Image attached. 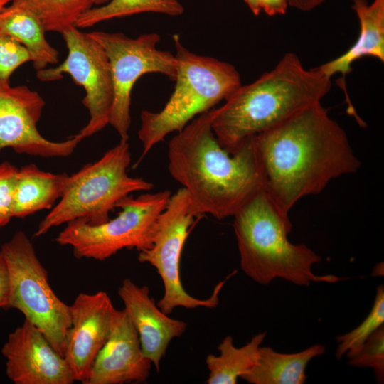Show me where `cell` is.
<instances>
[{
  "label": "cell",
  "instance_id": "cell-1",
  "mask_svg": "<svg viewBox=\"0 0 384 384\" xmlns=\"http://www.w3.org/2000/svg\"><path fill=\"white\" fill-rule=\"evenodd\" d=\"M253 137L266 190L287 215L299 200L319 193L331 181L356 173L361 164L347 134L321 102Z\"/></svg>",
  "mask_w": 384,
  "mask_h": 384
},
{
  "label": "cell",
  "instance_id": "cell-2",
  "mask_svg": "<svg viewBox=\"0 0 384 384\" xmlns=\"http://www.w3.org/2000/svg\"><path fill=\"white\" fill-rule=\"evenodd\" d=\"M213 108L195 117L171 138L168 170L186 190L192 215L201 218L208 214L223 220L233 216L266 188V181L254 137L229 154L213 131Z\"/></svg>",
  "mask_w": 384,
  "mask_h": 384
},
{
  "label": "cell",
  "instance_id": "cell-3",
  "mask_svg": "<svg viewBox=\"0 0 384 384\" xmlns=\"http://www.w3.org/2000/svg\"><path fill=\"white\" fill-rule=\"evenodd\" d=\"M331 88V78L317 67L307 70L296 54L286 53L272 70L241 85L222 106L213 108V131L233 154L250 137L321 102Z\"/></svg>",
  "mask_w": 384,
  "mask_h": 384
},
{
  "label": "cell",
  "instance_id": "cell-4",
  "mask_svg": "<svg viewBox=\"0 0 384 384\" xmlns=\"http://www.w3.org/2000/svg\"><path fill=\"white\" fill-rule=\"evenodd\" d=\"M234 217L233 229L241 270L255 282L267 285L280 278L299 286L311 282L334 283V275H316L314 264L321 257L304 244L290 242L287 235L292 225L262 189L245 203Z\"/></svg>",
  "mask_w": 384,
  "mask_h": 384
},
{
  "label": "cell",
  "instance_id": "cell-5",
  "mask_svg": "<svg viewBox=\"0 0 384 384\" xmlns=\"http://www.w3.org/2000/svg\"><path fill=\"white\" fill-rule=\"evenodd\" d=\"M173 40L177 61L174 90L160 111H142L137 134L143 151L133 167L168 134L180 131L201 113L225 101L242 85L233 65L191 52L177 34Z\"/></svg>",
  "mask_w": 384,
  "mask_h": 384
},
{
  "label": "cell",
  "instance_id": "cell-6",
  "mask_svg": "<svg viewBox=\"0 0 384 384\" xmlns=\"http://www.w3.org/2000/svg\"><path fill=\"white\" fill-rule=\"evenodd\" d=\"M131 160L128 140L120 139L99 160L69 176L60 201L40 222L34 236L76 220L90 225L103 223L120 200L134 192L150 191L151 183L128 175Z\"/></svg>",
  "mask_w": 384,
  "mask_h": 384
},
{
  "label": "cell",
  "instance_id": "cell-7",
  "mask_svg": "<svg viewBox=\"0 0 384 384\" xmlns=\"http://www.w3.org/2000/svg\"><path fill=\"white\" fill-rule=\"evenodd\" d=\"M168 190L129 195L117 204L121 209L113 219L90 225L81 220L66 223L55 241L70 246L77 258L103 261L123 249L142 251L151 247L158 219L171 196Z\"/></svg>",
  "mask_w": 384,
  "mask_h": 384
},
{
  "label": "cell",
  "instance_id": "cell-8",
  "mask_svg": "<svg viewBox=\"0 0 384 384\" xmlns=\"http://www.w3.org/2000/svg\"><path fill=\"white\" fill-rule=\"evenodd\" d=\"M0 250L9 273V308L21 311L64 357L70 326V305L51 288L32 242L24 232L17 231Z\"/></svg>",
  "mask_w": 384,
  "mask_h": 384
},
{
  "label": "cell",
  "instance_id": "cell-9",
  "mask_svg": "<svg viewBox=\"0 0 384 384\" xmlns=\"http://www.w3.org/2000/svg\"><path fill=\"white\" fill-rule=\"evenodd\" d=\"M197 217L189 210L188 195L183 188L171 196L156 224L152 245L139 252L140 262L148 263L158 272L164 286V294L157 302L159 309L166 314L177 307L196 309L215 308L218 295L230 274L215 287L207 299L196 298L184 289L180 274L181 254L187 238L196 223Z\"/></svg>",
  "mask_w": 384,
  "mask_h": 384
},
{
  "label": "cell",
  "instance_id": "cell-10",
  "mask_svg": "<svg viewBox=\"0 0 384 384\" xmlns=\"http://www.w3.org/2000/svg\"><path fill=\"white\" fill-rule=\"evenodd\" d=\"M89 35L105 50L110 64L114 99L110 124L120 139L129 140L132 90L142 75L161 73L174 81L177 73L175 55L157 49L161 36L148 33L130 38L120 32L92 31Z\"/></svg>",
  "mask_w": 384,
  "mask_h": 384
},
{
  "label": "cell",
  "instance_id": "cell-11",
  "mask_svg": "<svg viewBox=\"0 0 384 384\" xmlns=\"http://www.w3.org/2000/svg\"><path fill=\"white\" fill-rule=\"evenodd\" d=\"M68 55L60 65L36 72L42 82L60 80L64 74L82 86L85 95L82 102L90 119L75 135L82 140L103 129L109 123L114 99V87L108 57L101 45L88 33L76 26L62 33Z\"/></svg>",
  "mask_w": 384,
  "mask_h": 384
},
{
  "label": "cell",
  "instance_id": "cell-12",
  "mask_svg": "<svg viewBox=\"0 0 384 384\" xmlns=\"http://www.w3.org/2000/svg\"><path fill=\"white\" fill-rule=\"evenodd\" d=\"M45 106L36 91L26 85L0 82V153L11 148L18 154L43 158L70 156L81 139L73 135L63 142L44 138L37 124Z\"/></svg>",
  "mask_w": 384,
  "mask_h": 384
},
{
  "label": "cell",
  "instance_id": "cell-13",
  "mask_svg": "<svg viewBox=\"0 0 384 384\" xmlns=\"http://www.w3.org/2000/svg\"><path fill=\"white\" fill-rule=\"evenodd\" d=\"M117 309L105 291L80 293L70 305L64 357L75 381L82 384L107 341Z\"/></svg>",
  "mask_w": 384,
  "mask_h": 384
},
{
  "label": "cell",
  "instance_id": "cell-14",
  "mask_svg": "<svg viewBox=\"0 0 384 384\" xmlns=\"http://www.w3.org/2000/svg\"><path fill=\"white\" fill-rule=\"evenodd\" d=\"M6 374L15 384H73L68 363L46 336L26 319L1 348Z\"/></svg>",
  "mask_w": 384,
  "mask_h": 384
},
{
  "label": "cell",
  "instance_id": "cell-15",
  "mask_svg": "<svg viewBox=\"0 0 384 384\" xmlns=\"http://www.w3.org/2000/svg\"><path fill=\"white\" fill-rule=\"evenodd\" d=\"M152 363L142 353L139 336L125 311L117 310L110 336L83 384L141 383Z\"/></svg>",
  "mask_w": 384,
  "mask_h": 384
},
{
  "label": "cell",
  "instance_id": "cell-16",
  "mask_svg": "<svg viewBox=\"0 0 384 384\" xmlns=\"http://www.w3.org/2000/svg\"><path fill=\"white\" fill-rule=\"evenodd\" d=\"M117 293L137 331L143 354L159 371L170 342L183 335L187 324L163 312L150 297L146 285L139 286L127 278L122 280Z\"/></svg>",
  "mask_w": 384,
  "mask_h": 384
},
{
  "label": "cell",
  "instance_id": "cell-17",
  "mask_svg": "<svg viewBox=\"0 0 384 384\" xmlns=\"http://www.w3.org/2000/svg\"><path fill=\"white\" fill-rule=\"evenodd\" d=\"M352 2L360 25L356 41L343 55L317 68L330 78L336 73L341 75L338 85L344 92L348 110L359 121L348 95L345 78L352 70V63L362 57L372 56L384 61V0H373L370 4L367 0Z\"/></svg>",
  "mask_w": 384,
  "mask_h": 384
},
{
  "label": "cell",
  "instance_id": "cell-18",
  "mask_svg": "<svg viewBox=\"0 0 384 384\" xmlns=\"http://www.w3.org/2000/svg\"><path fill=\"white\" fill-rule=\"evenodd\" d=\"M69 176L41 170L33 164L18 169L13 217L24 218L54 206L65 189Z\"/></svg>",
  "mask_w": 384,
  "mask_h": 384
},
{
  "label": "cell",
  "instance_id": "cell-19",
  "mask_svg": "<svg viewBox=\"0 0 384 384\" xmlns=\"http://www.w3.org/2000/svg\"><path fill=\"white\" fill-rule=\"evenodd\" d=\"M324 352L325 346L321 344L294 353L260 346L256 363L241 378L251 384H303L306 380L307 364Z\"/></svg>",
  "mask_w": 384,
  "mask_h": 384
},
{
  "label": "cell",
  "instance_id": "cell-20",
  "mask_svg": "<svg viewBox=\"0 0 384 384\" xmlns=\"http://www.w3.org/2000/svg\"><path fill=\"white\" fill-rule=\"evenodd\" d=\"M10 3L0 13V31L27 49L36 71L57 64L58 52L46 40V31L40 20L26 8Z\"/></svg>",
  "mask_w": 384,
  "mask_h": 384
},
{
  "label": "cell",
  "instance_id": "cell-21",
  "mask_svg": "<svg viewBox=\"0 0 384 384\" xmlns=\"http://www.w3.org/2000/svg\"><path fill=\"white\" fill-rule=\"evenodd\" d=\"M266 333L255 335L242 347H235L231 336H225L218 346L219 355L208 354L206 363L209 371L208 384H235L256 363Z\"/></svg>",
  "mask_w": 384,
  "mask_h": 384
},
{
  "label": "cell",
  "instance_id": "cell-22",
  "mask_svg": "<svg viewBox=\"0 0 384 384\" xmlns=\"http://www.w3.org/2000/svg\"><path fill=\"white\" fill-rule=\"evenodd\" d=\"M183 12L184 7L178 0H110L84 12L76 21L75 26L90 28L102 21L142 13L178 16Z\"/></svg>",
  "mask_w": 384,
  "mask_h": 384
},
{
  "label": "cell",
  "instance_id": "cell-23",
  "mask_svg": "<svg viewBox=\"0 0 384 384\" xmlns=\"http://www.w3.org/2000/svg\"><path fill=\"white\" fill-rule=\"evenodd\" d=\"M33 13L46 31L63 33L75 26L80 16L94 6L93 0H10Z\"/></svg>",
  "mask_w": 384,
  "mask_h": 384
},
{
  "label": "cell",
  "instance_id": "cell-24",
  "mask_svg": "<svg viewBox=\"0 0 384 384\" xmlns=\"http://www.w3.org/2000/svg\"><path fill=\"white\" fill-rule=\"evenodd\" d=\"M384 324V287H377L372 309L366 319L356 329L336 338L338 346L335 356L349 358L356 354L365 341Z\"/></svg>",
  "mask_w": 384,
  "mask_h": 384
},
{
  "label": "cell",
  "instance_id": "cell-25",
  "mask_svg": "<svg viewBox=\"0 0 384 384\" xmlns=\"http://www.w3.org/2000/svg\"><path fill=\"white\" fill-rule=\"evenodd\" d=\"M348 364L371 368L378 383L384 381V326L379 327L361 346L358 352L348 358Z\"/></svg>",
  "mask_w": 384,
  "mask_h": 384
},
{
  "label": "cell",
  "instance_id": "cell-26",
  "mask_svg": "<svg viewBox=\"0 0 384 384\" xmlns=\"http://www.w3.org/2000/svg\"><path fill=\"white\" fill-rule=\"evenodd\" d=\"M28 61H31V58L27 49L0 31V82H9L14 72Z\"/></svg>",
  "mask_w": 384,
  "mask_h": 384
},
{
  "label": "cell",
  "instance_id": "cell-27",
  "mask_svg": "<svg viewBox=\"0 0 384 384\" xmlns=\"http://www.w3.org/2000/svg\"><path fill=\"white\" fill-rule=\"evenodd\" d=\"M18 169L9 161L0 164V228L14 218V200Z\"/></svg>",
  "mask_w": 384,
  "mask_h": 384
},
{
  "label": "cell",
  "instance_id": "cell-28",
  "mask_svg": "<svg viewBox=\"0 0 384 384\" xmlns=\"http://www.w3.org/2000/svg\"><path fill=\"white\" fill-rule=\"evenodd\" d=\"M9 273L6 263L0 250V309L9 308Z\"/></svg>",
  "mask_w": 384,
  "mask_h": 384
},
{
  "label": "cell",
  "instance_id": "cell-29",
  "mask_svg": "<svg viewBox=\"0 0 384 384\" xmlns=\"http://www.w3.org/2000/svg\"><path fill=\"white\" fill-rule=\"evenodd\" d=\"M289 0H262L261 8L270 16L284 15L287 12Z\"/></svg>",
  "mask_w": 384,
  "mask_h": 384
},
{
  "label": "cell",
  "instance_id": "cell-30",
  "mask_svg": "<svg viewBox=\"0 0 384 384\" xmlns=\"http://www.w3.org/2000/svg\"><path fill=\"white\" fill-rule=\"evenodd\" d=\"M325 0H289V6L302 11H311Z\"/></svg>",
  "mask_w": 384,
  "mask_h": 384
},
{
  "label": "cell",
  "instance_id": "cell-31",
  "mask_svg": "<svg viewBox=\"0 0 384 384\" xmlns=\"http://www.w3.org/2000/svg\"><path fill=\"white\" fill-rule=\"evenodd\" d=\"M251 10L252 14L255 16H258L262 11L261 1L262 0H243Z\"/></svg>",
  "mask_w": 384,
  "mask_h": 384
},
{
  "label": "cell",
  "instance_id": "cell-32",
  "mask_svg": "<svg viewBox=\"0 0 384 384\" xmlns=\"http://www.w3.org/2000/svg\"><path fill=\"white\" fill-rule=\"evenodd\" d=\"M10 2V0H0V13L1 12L3 9Z\"/></svg>",
  "mask_w": 384,
  "mask_h": 384
},
{
  "label": "cell",
  "instance_id": "cell-33",
  "mask_svg": "<svg viewBox=\"0 0 384 384\" xmlns=\"http://www.w3.org/2000/svg\"><path fill=\"white\" fill-rule=\"evenodd\" d=\"M110 0H93L94 4L96 6H101L107 3Z\"/></svg>",
  "mask_w": 384,
  "mask_h": 384
}]
</instances>
